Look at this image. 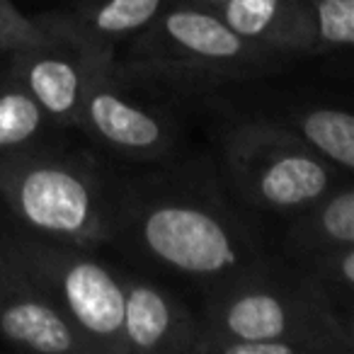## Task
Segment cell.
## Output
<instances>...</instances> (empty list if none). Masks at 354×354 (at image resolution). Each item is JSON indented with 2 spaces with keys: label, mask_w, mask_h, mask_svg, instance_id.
<instances>
[{
  "label": "cell",
  "mask_w": 354,
  "mask_h": 354,
  "mask_svg": "<svg viewBox=\"0 0 354 354\" xmlns=\"http://www.w3.org/2000/svg\"><path fill=\"white\" fill-rule=\"evenodd\" d=\"M170 3H180V6H189V8H199V10L216 12L223 3H228V0H170Z\"/></svg>",
  "instance_id": "cell-19"
},
{
  "label": "cell",
  "mask_w": 354,
  "mask_h": 354,
  "mask_svg": "<svg viewBox=\"0 0 354 354\" xmlns=\"http://www.w3.org/2000/svg\"><path fill=\"white\" fill-rule=\"evenodd\" d=\"M119 175L64 136L0 158V202L15 223L83 248L107 245Z\"/></svg>",
  "instance_id": "cell-4"
},
{
  "label": "cell",
  "mask_w": 354,
  "mask_h": 354,
  "mask_svg": "<svg viewBox=\"0 0 354 354\" xmlns=\"http://www.w3.org/2000/svg\"><path fill=\"white\" fill-rule=\"evenodd\" d=\"M0 252L8 255L68 320L93 354H122V267L95 248L39 236L0 218Z\"/></svg>",
  "instance_id": "cell-6"
},
{
  "label": "cell",
  "mask_w": 354,
  "mask_h": 354,
  "mask_svg": "<svg viewBox=\"0 0 354 354\" xmlns=\"http://www.w3.org/2000/svg\"><path fill=\"white\" fill-rule=\"evenodd\" d=\"M192 354H352L354 328L337 318L301 270L267 260L202 291Z\"/></svg>",
  "instance_id": "cell-2"
},
{
  "label": "cell",
  "mask_w": 354,
  "mask_h": 354,
  "mask_svg": "<svg viewBox=\"0 0 354 354\" xmlns=\"http://www.w3.org/2000/svg\"><path fill=\"white\" fill-rule=\"evenodd\" d=\"M221 109L218 175L228 194L250 214L286 216L349 180V175L277 124Z\"/></svg>",
  "instance_id": "cell-5"
},
{
  "label": "cell",
  "mask_w": 354,
  "mask_h": 354,
  "mask_svg": "<svg viewBox=\"0 0 354 354\" xmlns=\"http://www.w3.org/2000/svg\"><path fill=\"white\" fill-rule=\"evenodd\" d=\"M107 245L138 272L202 291L272 255L255 214L228 194L216 160L199 153L119 175Z\"/></svg>",
  "instance_id": "cell-1"
},
{
  "label": "cell",
  "mask_w": 354,
  "mask_h": 354,
  "mask_svg": "<svg viewBox=\"0 0 354 354\" xmlns=\"http://www.w3.org/2000/svg\"><path fill=\"white\" fill-rule=\"evenodd\" d=\"M344 245H354V189L349 180L286 214L279 255L294 265Z\"/></svg>",
  "instance_id": "cell-13"
},
{
  "label": "cell",
  "mask_w": 354,
  "mask_h": 354,
  "mask_svg": "<svg viewBox=\"0 0 354 354\" xmlns=\"http://www.w3.org/2000/svg\"><path fill=\"white\" fill-rule=\"evenodd\" d=\"M122 354H192L197 310L146 272L122 270Z\"/></svg>",
  "instance_id": "cell-10"
},
{
  "label": "cell",
  "mask_w": 354,
  "mask_h": 354,
  "mask_svg": "<svg viewBox=\"0 0 354 354\" xmlns=\"http://www.w3.org/2000/svg\"><path fill=\"white\" fill-rule=\"evenodd\" d=\"M44 37L37 17H27L12 0H0V54H10Z\"/></svg>",
  "instance_id": "cell-18"
},
{
  "label": "cell",
  "mask_w": 354,
  "mask_h": 354,
  "mask_svg": "<svg viewBox=\"0 0 354 354\" xmlns=\"http://www.w3.org/2000/svg\"><path fill=\"white\" fill-rule=\"evenodd\" d=\"M44 27V37L35 44L10 51L8 64L39 107L59 127L73 129L85 85L97 64L85 56L80 44L44 15H35Z\"/></svg>",
  "instance_id": "cell-8"
},
{
  "label": "cell",
  "mask_w": 354,
  "mask_h": 354,
  "mask_svg": "<svg viewBox=\"0 0 354 354\" xmlns=\"http://www.w3.org/2000/svg\"><path fill=\"white\" fill-rule=\"evenodd\" d=\"M124 75L170 100H209L284 71L289 59L243 39L216 12L170 3L119 49Z\"/></svg>",
  "instance_id": "cell-3"
},
{
  "label": "cell",
  "mask_w": 354,
  "mask_h": 354,
  "mask_svg": "<svg viewBox=\"0 0 354 354\" xmlns=\"http://www.w3.org/2000/svg\"><path fill=\"white\" fill-rule=\"evenodd\" d=\"M172 102L104 61L90 73L73 129L129 165H160L185 153V122Z\"/></svg>",
  "instance_id": "cell-7"
},
{
  "label": "cell",
  "mask_w": 354,
  "mask_h": 354,
  "mask_svg": "<svg viewBox=\"0 0 354 354\" xmlns=\"http://www.w3.org/2000/svg\"><path fill=\"white\" fill-rule=\"evenodd\" d=\"M0 339L39 354H93L46 294L0 252Z\"/></svg>",
  "instance_id": "cell-11"
},
{
  "label": "cell",
  "mask_w": 354,
  "mask_h": 354,
  "mask_svg": "<svg viewBox=\"0 0 354 354\" xmlns=\"http://www.w3.org/2000/svg\"><path fill=\"white\" fill-rule=\"evenodd\" d=\"M308 56L347 51L354 44V0H304Z\"/></svg>",
  "instance_id": "cell-17"
},
{
  "label": "cell",
  "mask_w": 354,
  "mask_h": 354,
  "mask_svg": "<svg viewBox=\"0 0 354 354\" xmlns=\"http://www.w3.org/2000/svg\"><path fill=\"white\" fill-rule=\"evenodd\" d=\"M216 15L236 35L262 49L289 61L308 56L304 0H228Z\"/></svg>",
  "instance_id": "cell-14"
},
{
  "label": "cell",
  "mask_w": 354,
  "mask_h": 354,
  "mask_svg": "<svg viewBox=\"0 0 354 354\" xmlns=\"http://www.w3.org/2000/svg\"><path fill=\"white\" fill-rule=\"evenodd\" d=\"M204 102L245 112L270 124H277L284 131L294 133L308 148H313L320 158L333 162L344 175H352L354 117L342 104L313 97H296V95H260V97H243L241 95L236 97L233 93L216 95Z\"/></svg>",
  "instance_id": "cell-9"
},
{
  "label": "cell",
  "mask_w": 354,
  "mask_h": 354,
  "mask_svg": "<svg viewBox=\"0 0 354 354\" xmlns=\"http://www.w3.org/2000/svg\"><path fill=\"white\" fill-rule=\"evenodd\" d=\"M64 131L66 129L59 127L17 80L8 56L0 54V158L61 138Z\"/></svg>",
  "instance_id": "cell-15"
},
{
  "label": "cell",
  "mask_w": 354,
  "mask_h": 354,
  "mask_svg": "<svg viewBox=\"0 0 354 354\" xmlns=\"http://www.w3.org/2000/svg\"><path fill=\"white\" fill-rule=\"evenodd\" d=\"M296 267L328 308L342 323L354 328V245L320 252Z\"/></svg>",
  "instance_id": "cell-16"
},
{
  "label": "cell",
  "mask_w": 354,
  "mask_h": 354,
  "mask_svg": "<svg viewBox=\"0 0 354 354\" xmlns=\"http://www.w3.org/2000/svg\"><path fill=\"white\" fill-rule=\"evenodd\" d=\"M167 6L170 0H75L66 10L44 12V17L73 37L93 64H104L114 61L119 49Z\"/></svg>",
  "instance_id": "cell-12"
}]
</instances>
